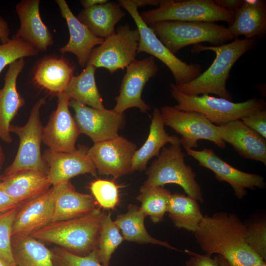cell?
Masks as SVG:
<instances>
[{"mask_svg":"<svg viewBox=\"0 0 266 266\" xmlns=\"http://www.w3.org/2000/svg\"><path fill=\"white\" fill-rule=\"evenodd\" d=\"M45 103V98H41L35 103L24 126L11 124L10 132L19 136L20 143L16 156L5 169L4 176L25 169L34 170L47 175L48 167L40 150L44 127L39 117L40 108Z\"/></svg>","mask_w":266,"mask_h":266,"instance_id":"9c48e42d","label":"cell"},{"mask_svg":"<svg viewBox=\"0 0 266 266\" xmlns=\"http://www.w3.org/2000/svg\"><path fill=\"white\" fill-rule=\"evenodd\" d=\"M25 64L24 58L11 64L5 75L4 83L0 89V139L9 144L12 141L10 134L11 122L25 100L17 89V79Z\"/></svg>","mask_w":266,"mask_h":266,"instance_id":"ffe728a7","label":"cell"},{"mask_svg":"<svg viewBox=\"0 0 266 266\" xmlns=\"http://www.w3.org/2000/svg\"><path fill=\"white\" fill-rule=\"evenodd\" d=\"M245 225V239L250 249L266 260V221L257 220Z\"/></svg>","mask_w":266,"mask_h":266,"instance_id":"74e56055","label":"cell"},{"mask_svg":"<svg viewBox=\"0 0 266 266\" xmlns=\"http://www.w3.org/2000/svg\"><path fill=\"white\" fill-rule=\"evenodd\" d=\"M249 266H266V261H262L261 262Z\"/></svg>","mask_w":266,"mask_h":266,"instance_id":"681fc988","label":"cell"},{"mask_svg":"<svg viewBox=\"0 0 266 266\" xmlns=\"http://www.w3.org/2000/svg\"><path fill=\"white\" fill-rule=\"evenodd\" d=\"M55 266H102L96 255V249L85 256H79L63 248L51 250Z\"/></svg>","mask_w":266,"mask_h":266,"instance_id":"f35d334b","label":"cell"},{"mask_svg":"<svg viewBox=\"0 0 266 266\" xmlns=\"http://www.w3.org/2000/svg\"><path fill=\"white\" fill-rule=\"evenodd\" d=\"M167 212L176 228L184 229L193 233L203 217L198 201L189 196L179 193L171 195Z\"/></svg>","mask_w":266,"mask_h":266,"instance_id":"1f68e13d","label":"cell"},{"mask_svg":"<svg viewBox=\"0 0 266 266\" xmlns=\"http://www.w3.org/2000/svg\"><path fill=\"white\" fill-rule=\"evenodd\" d=\"M39 52L31 44L14 35L0 45V73L6 66L24 57L36 56Z\"/></svg>","mask_w":266,"mask_h":266,"instance_id":"e575fe53","label":"cell"},{"mask_svg":"<svg viewBox=\"0 0 266 266\" xmlns=\"http://www.w3.org/2000/svg\"><path fill=\"white\" fill-rule=\"evenodd\" d=\"M140 16L147 25L165 21H224L230 25L234 13L219 6L213 0H163L159 6L143 12Z\"/></svg>","mask_w":266,"mask_h":266,"instance_id":"52a82bcc","label":"cell"},{"mask_svg":"<svg viewBox=\"0 0 266 266\" xmlns=\"http://www.w3.org/2000/svg\"><path fill=\"white\" fill-rule=\"evenodd\" d=\"M180 141L162 148L159 156L148 168L147 178L142 186L164 187L174 184L181 187L188 196L204 201L201 187L196 180L197 174L185 160Z\"/></svg>","mask_w":266,"mask_h":266,"instance_id":"8992f818","label":"cell"},{"mask_svg":"<svg viewBox=\"0 0 266 266\" xmlns=\"http://www.w3.org/2000/svg\"><path fill=\"white\" fill-rule=\"evenodd\" d=\"M108 1L107 0H80V3L84 8H87L97 4L105 3Z\"/></svg>","mask_w":266,"mask_h":266,"instance_id":"bcb514c9","label":"cell"},{"mask_svg":"<svg viewBox=\"0 0 266 266\" xmlns=\"http://www.w3.org/2000/svg\"><path fill=\"white\" fill-rule=\"evenodd\" d=\"M187 155L196 160L199 165L210 169L216 179L226 182L233 189L235 197L243 199L247 194V189H263L266 186L264 178L259 174L241 171L223 160L211 149L201 150L184 148Z\"/></svg>","mask_w":266,"mask_h":266,"instance_id":"4fadbf2b","label":"cell"},{"mask_svg":"<svg viewBox=\"0 0 266 266\" xmlns=\"http://www.w3.org/2000/svg\"><path fill=\"white\" fill-rule=\"evenodd\" d=\"M218 133L241 157L266 165V140L241 120L217 126Z\"/></svg>","mask_w":266,"mask_h":266,"instance_id":"ac0fdd59","label":"cell"},{"mask_svg":"<svg viewBox=\"0 0 266 266\" xmlns=\"http://www.w3.org/2000/svg\"><path fill=\"white\" fill-rule=\"evenodd\" d=\"M20 204L3 191L0 183V213L20 206Z\"/></svg>","mask_w":266,"mask_h":266,"instance_id":"b9f144b4","label":"cell"},{"mask_svg":"<svg viewBox=\"0 0 266 266\" xmlns=\"http://www.w3.org/2000/svg\"><path fill=\"white\" fill-rule=\"evenodd\" d=\"M137 7H143L146 5L159 6L163 0H132Z\"/></svg>","mask_w":266,"mask_h":266,"instance_id":"f6af8a7d","label":"cell"},{"mask_svg":"<svg viewBox=\"0 0 266 266\" xmlns=\"http://www.w3.org/2000/svg\"><path fill=\"white\" fill-rule=\"evenodd\" d=\"M10 34V31L7 21L0 16V41L1 44L8 41Z\"/></svg>","mask_w":266,"mask_h":266,"instance_id":"ee69618b","label":"cell"},{"mask_svg":"<svg viewBox=\"0 0 266 266\" xmlns=\"http://www.w3.org/2000/svg\"><path fill=\"white\" fill-rule=\"evenodd\" d=\"M148 26L174 55L188 45L208 42L216 46L235 39L228 28L215 23L165 21Z\"/></svg>","mask_w":266,"mask_h":266,"instance_id":"5b68a950","label":"cell"},{"mask_svg":"<svg viewBox=\"0 0 266 266\" xmlns=\"http://www.w3.org/2000/svg\"><path fill=\"white\" fill-rule=\"evenodd\" d=\"M236 38L243 35L246 39L264 37L266 33V1L244 0L234 12L233 22L228 28Z\"/></svg>","mask_w":266,"mask_h":266,"instance_id":"484cf974","label":"cell"},{"mask_svg":"<svg viewBox=\"0 0 266 266\" xmlns=\"http://www.w3.org/2000/svg\"><path fill=\"white\" fill-rule=\"evenodd\" d=\"M145 217L140 207L130 204L127 212L117 215L114 222L121 231L124 239L127 241L141 244L152 243L178 250L166 241L156 239L148 233L144 226Z\"/></svg>","mask_w":266,"mask_h":266,"instance_id":"f546056e","label":"cell"},{"mask_svg":"<svg viewBox=\"0 0 266 266\" xmlns=\"http://www.w3.org/2000/svg\"><path fill=\"white\" fill-rule=\"evenodd\" d=\"M219 259V266H230L226 259L221 256L218 255Z\"/></svg>","mask_w":266,"mask_h":266,"instance_id":"c3c4849f","label":"cell"},{"mask_svg":"<svg viewBox=\"0 0 266 266\" xmlns=\"http://www.w3.org/2000/svg\"><path fill=\"white\" fill-rule=\"evenodd\" d=\"M137 145L122 136L94 143L88 154L101 175L118 178L130 173Z\"/></svg>","mask_w":266,"mask_h":266,"instance_id":"9a60e30c","label":"cell"},{"mask_svg":"<svg viewBox=\"0 0 266 266\" xmlns=\"http://www.w3.org/2000/svg\"><path fill=\"white\" fill-rule=\"evenodd\" d=\"M171 195L164 187L142 186L136 199L141 202L140 209L144 215L157 223L164 220Z\"/></svg>","mask_w":266,"mask_h":266,"instance_id":"d6a6232c","label":"cell"},{"mask_svg":"<svg viewBox=\"0 0 266 266\" xmlns=\"http://www.w3.org/2000/svg\"><path fill=\"white\" fill-rule=\"evenodd\" d=\"M56 109L51 113L43 131V143L56 152H72L80 133L69 110L70 99L65 93L57 95Z\"/></svg>","mask_w":266,"mask_h":266,"instance_id":"2e32d148","label":"cell"},{"mask_svg":"<svg viewBox=\"0 0 266 266\" xmlns=\"http://www.w3.org/2000/svg\"><path fill=\"white\" fill-rule=\"evenodd\" d=\"M185 252L190 256L186 262V266H219L218 256L212 259L211 255L208 254H200L187 249Z\"/></svg>","mask_w":266,"mask_h":266,"instance_id":"60d3db41","label":"cell"},{"mask_svg":"<svg viewBox=\"0 0 266 266\" xmlns=\"http://www.w3.org/2000/svg\"><path fill=\"white\" fill-rule=\"evenodd\" d=\"M74 69V66L64 58L45 57L35 66L33 80L38 86L57 96L66 90Z\"/></svg>","mask_w":266,"mask_h":266,"instance_id":"603a6c76","label":"cell"},{"mask_svg":"<svg viewBox=\"0 0 266 266\" xmlns=\"http://www.w3.org/2000/svg\"><path fill=\"white\" fill-rule=\"evenodd\" d=\"M160 111L165 125L181 135L180 142L184 148L197 147L201 139L210 141L220 149L226 148V142L219 136L217 126L203 114L179 110L168 105L162 107Z\"/></svg>","mask_w":266,"mask_h":266,"instance_id":"8fae6325","label":"cell"},{"mask_svg":"<svg viewBox=\"0 0 266 266\" xmlns=\"http://www.w3.org/2000/svg\"><path fill=\"white\" fill-rule=\"evenodd\" d=\"M126 68L113 109L124 113L129 108L136 107L141 112L147 113L150 107L142 100L141 95L146 83L158 72L155 58L151 56L142 60L135 59Z\"/></svg>","mask_w":266,"mask_h":266,"instance_id":"7c38bea8","label":"cell"},{"mask_svg":"<svg viewBox=\"0 0 266 266\" xmlns=\"http://www.w3.org/2000/svg\"><path fill=\"white\" fill-rule=\"evenodd\" d=\"M139 39L137 28L131 29L127 24L120 25L115 33L93 49L86 66L105 68L111 74L124 70L135 60Z\"/></svg>","mask_w":266,"mask_h":266,"instance_id":"30bf717a","label":"cell"},{"mask_svg":"<svg viewBox=\"0 0 266 266\" xmlns=\"http://www.w3.org/2000/svg\"><path fill=\"white\" fill-rule=\"evenodd\" d=\"M241 120L247 126L266 138V109L246 116Z\"/></svg>","mask_w":266,"mask_h":266,"instance_id":"ab89813d","label":"cell"},{"mask_svg":"<svg viewBox=\"0 0 266 266\" xmlns=\"http://www.w3.org/2000/svg\"><path fill=\"white\" fill-rule=\"evenodd\" d=\"M118 2L131 16L139 32L140 39L137 54L144 52L162 62L170 70L176 85L190 82L201 74L200 65L188 64L168 50L143 22L138 7L132 0H119Z\"/></svg>","mask_w":266,"mask_h":266,"instance_id":"ba28073f","label":"cell"},{"mask_svg":"<svg viewBox=\"0 0 266 266\" xmlns=\"http://www.w3.org/2000/svg\"><path fill=\"white\" fill-rule=\"evenodd\" d=\"M90 189L97 202L103 208L113 209L119 203V187L114 181L98 179L91 183Z\"/></svg>","mask_w":266,"mask_h":266,"instance_id":"8d00e7d4","label":"cell"},{"mask_svg":"<svg viewBox=\"0 0 266 266\" xmlns=\"http://www.w3.org/2000/svg\"><path fill=\"white\" fill-rule=\"evenodd\" d=\"M69 106L75 112L74 120L80 133L88 136L94 143L115 138L125 123L124 113L113 109H98L70 100Z\"/></svg>","mask_w":266,"mask_h":266,"instance_id":"5bb4252c","label":"cell"},{"mask_svg":"<svg viewBox=\"0 0 266 266\" xmlns=\"http://www.w3.org/2000/svg\"><path fill=\"white\" fill-rule=\"evenodd\" d=\"M62 17L66 20L69 32L67 43L60 49L61 53L74 54L79 66H86L90 54L96 45H100L104 38L96 36L72 12L65 0H56Z\"/></svg>","mask_w":266,"mask_h":266,"instance_id":"7402d4cb","label":"cell"},{"mask_svg":"<svg viewBox=\"0 0 266 266\" xmlns=\"http://www.w3.org/2000/svg\"><path fill=\"white\" fill-rule=\"evenodd\" d=\"M55 200L53 186L19 207L12 229L13 235H30L52 222Z\"/></svg>","mask_w":266,"mask_h":266,"instance_id":"d6986e66","label":"cell"},{"mask_svg":"<svg viewBox=\"0 0 266 266\" xmlns=\"http://www.w3.org/2000/svg\"><path fill=\"white\" fill-rule=\"evenodd\" d=\"M164 127L160 110L156 107L153 110L147 138L143 145L134 152L130 173L145 169L149 161L155 156L158 157L161 149L166 143L173 144L180 141V138L177 136L169 135Z\"/></svg>","mask_w":266,"mask_h":266,"instance_id":"4316f807","label":"cell"},{"mask_svg":"<svg viewBox=\"0 0 266 266\" xmlns=\"http://www.w3.org/2000/svg\"><path fill=\"white\" fill-rule=\"evenodd\" d=\"M125 15L118 2L108 1L84 8L77 18L94 35L105 39L115 33L116 24Z\"/></svg>","mask_w":266,"mask_h":266,"instance_id":"83f0119b","label":"cell"},{"mask_svg":"<svg viewBox=\"0 0 266 266\" xmlns=\"http://www.w3.org/2000/svg\"><path fill=\"white\" fill-rule=\"evenodd\" d=\"M39 0H23L16 5L20 27L15 34L37 50L45 51L53 43V36L41 20Z\"/></svg>","mask_w":266,"mask_h":266,"instance_id":"44dd1931","label":"cell"},{"mask_svg":"<svg viewBox=\"0 0 266 266\" xmlns=\"http://www.w3.org/2000/svg\"><path fill=\"white\" fill-rule=\"evenodd\" d=\"M2 178V176H1L0 175V181H1Z\"/></svg>","mask_w":266,"mask_h":266,"instance_id":"816d5d0a","label":"cell"},{"mask_svg":"<svg viewBox=\"0 0 266 266\" xmlns=\"http://www.w3.org/2000/svg\"><path fill=\"white\" fill-rule=\"evenodd\" d=\"M96 67L88 65L77 76H73L65 93L70 99L98 109H105L96 83Z\"/></svg>","mask_w":266,"mask_h":266,"instance_id":"4dcf8cb0","label":"cell"},{"mask_svg":"<svg viewBox=\"0 0 266 266\" xmlns=\"http://www.w3.org/2000/svg\"><path fill=\"white\" fill-rule=\"evenodd\" d=\"M215 3L219 6L228 11L235 12L243 3V0H215Z\"/></svg>","mask_w":266,"mask_h":266,"instance_id":"7bdbcfd3","label":"cell"},{"mask_svg":"<svg viewBox=\"0 0 266 266\" xmlns=\"http://www.w3.org/2000/svg\"><path fill=\"white\" fill-rule=\"evenodd\" d=\"M0 183L3 191L19 204L44 193L51 185L47 175L31 169L3 176Z\"/></svg>","mask_w":266,"mask_h":266,"instance_id":"cb8c5ba5","label":"cell"},{"mask_svg":"<svg viewBox=\"0 0 266 266\" xmlns=\"http://www.w3.org/2000/svg\"><path fill=\"white\" fill-rule=\"evenodd\" d=\"M104 214L96 207L80 217L52 222L30 235L39 241L57 244L77 255L85 256L96 248Z\"/></svg>","mask_w":266,"mask_h":266,"instance_id":"3957f363","label":"cell"},{"mask_svg":"<svg viewBox=\"0 0 266 266\" xmlns=\"http://www.w3.org/2000/svg\"><path fill=\"white\" fill-rule=\"evenodd\" d=\"M89 148L79 145L72 152H60L45 150L42 158L48 167L47 177L51 185L69 181L80 174L91 173L97 176L96 167L88 154Z\"/></svg>","mask_w":266,"mask_h":266,"instance_id":"e0dca14e","label":"cell"},{"mask_svg":"<svg viewBox=\"0 0 266 266\" xmlns=\"http://www.w3.org/2000/svg\"><path fill=\"white\" fill-rule=\"evenodd\" d=\"M256 44V38H236L228 43L216 46L194 45L191 50L193 54L212 51L215 54V58L207 69L199 77L187 83L179 85L174 84V86L188 95L213 94L232 101V97L226 87L230 70L235 62Z\"/></svg>","mask_w":266,"mask_h":266,"instance_id":"7a4b0ae2","label":"cell"},{"mask_svg":"<svg viewBox=\"0 0 266 266\" xmlns=\"http://www.w3.org/2000/svg\"><path fill=\"white\" fill-rule=\"evenodd\" d=\"M5 156L2 147L0 145V170L4 163Z\"/></svg>","mask_w":266,"mask_h":266,"instance_id":"7dc6e473","label":"cell"},{"mask_svg":"<svg viewBox=\"0 0 266 266\" xmlns=\"http://www.w3.org/2000/svg\"><path fill=\"white\" fill-rule=\"evenodd\" d=\"M245 225L235 214L226 212L203 216L194 233L203 251L218 254L230 266H249L263 260L247 245Z\"/></svg>","mask_w":266,"mask_h":266,"instance_id":"6da1fadb","label":"cell"},{"mask_svg":"<svg viewBox=\"0 0 266 266\" xmlns=\"http://www.w3.org/2000/svg\"><path fill=\"white\" fill-rule=\"evenodd\" d=\"M12 250L17 266H55L51 251L31 235L12 236Z\"/></svg>","mask_w":266,"mask_h":266,"instance_id":"f1b7e54d","label":"cell"},{"mask_svg":"<svg viewBox=\"0 0 266 266\" xmlns=\"http://www.w3.org/2000/svg\"><path fill=\"white\" fill-rule=\"evenodd\" d=\"M0 266H8L5 261L0 257Z\"/></svg>","mask_w":266,"mask_h":266,"instance_id":"f907efd6","label":"cell"},{"mask_svg":"<svg viewBox=\"0 0 266 266\" xmlns=\"http://www.w3.org/2000/svg\"><path fill=\"white\" fill-rule=\"evenodd\" d=\"M171 96L177 104L173 107L179 110L193 111L204 115L216 126L242 118L266 109V102L262 99L252 98L241 102H233L208 94L188 95L170 84Z\"/></svg>","mask_w":266,"mask_h":266,"instance_id":"277c9868","label":"cell"},{"mask_svg":"<svg viewBox=\"0 0 266 266\" xmlns=\"http://www.w3.org/2000/svg\"><path fill=\"white\" fill-rule=\"evenodd\" d=\"M53 187L55 200L52 222L80 217L96 208L93 197L77 192L69 181Z\"/></svg>","mask_w":266,"mask_h":266,"instance_id":"d4e9b609","label":"cell"},{"mask_svg":"<svg viewBox=\"0 0 266 266\" xmlns=\"http://www.w3.org/2000/svg\"><path fill=\"white\" fill-rule=\"evenodd\" d=\"M19 207L0 213V257L8 266H17L12 254V236L13 225Z\"/></svg>","mask_w":266,"mask_h":266,"instance_id":"d590c367","label":"cell"},{"mask_svg":"<svg viewBox=\"0 0 266 266\" xmlns=\"http://www.w3.org/2000/svg\"><path fill=\"white\" fill-rule=\"evenodd\" d=\"M124 240L119 228L111 219L110 213H104L95 249L97 258L102 266H109L112 254Z\"/></svg>","mask_w":266,"mask_h":266,"instance_id":"836d02e7","label":"cell"}]
</instances>
